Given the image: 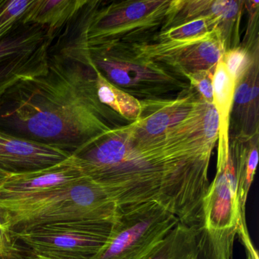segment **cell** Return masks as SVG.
I'll list each match as a JSON object with an SVG mask.
<instances>
[{
  "label": "cell",
  "mask_w": 259,
  "mask_h": 259,
  "mask_svg": "<svg viewBox=\"0 0 259 259\" xmlns=\"http://www.w3.org/2000/svg\"><path fill=\"white\" fill-rule=\"evenodd\" d=\"M33 259H50V258H47V257H41V256L35 255V257H34V258H33Z\"/></svg>",
  "instance_id": "obj_29"
},
{
  "label": "cell",
  "mask_w": 259,
  "mask_h": 259,
  "mask_svg": "<svg viewBox=\"0 0 259 259\" xmlns=\"http://www.w3.org/2000/svg\"><path fill=\"white\" fill-rule=\"evenodd\" d=\"M128 125L72 154L83 175L102 186L118 207L156 203L181 224L202 226L203 198L218 139L213 104L198 100L186 119L153 139L137 137Z\"/></svg>",
  "instance_id": "obj_1"
},
{
  "label": "cell",
  "mask_w": 259,
  "mask_h": 259,
  "mask_svg": "<svg viewBox=\"0 0 259 259\" xmlns=\"http://www.w3.org/2000/svg\"><path fill=\"white\" fill-rule=\"evenodd\" d=\"M236 84L222 58L215 66L213 77V105L218 119L217 166L224 164L230 155V124Z\"/></svg>",
  "instance_id": "obj_15"
},
{
  "label": "cell",
  "mask_w": 259,
  "mask_h": 259,
  "mask_svg": "<svg viewBox=\"0 0 259 259\" xmlns=\"http://www.w3.org/2000/svg\"><path fill=\"white\" fill-rule=\"evenodd\" d=\"M240 218L237 181L230 153L225 164L217 166L214 179L203 198L202 227L222 231L236 227Z\"/></svg>",
  "instance_id": "obj_10"
},
{
  "label": "cell",
  "mask_w": 259,
  "mask_h": 259,
  "mask_svg": "<svg viewBox=\"0 0 259 259\" xmlns=\"http://www.w3.org/2000/svg\"><path fill=\"white\" fill-rule=\"evenodd\" d=\"M86 3L87 0H32L24 23L45 27L54 38L56 32L66 27Z\"/></svg>",
  "instance_id": "obj_16"
},
{
  "label": "cell",
  "mask_w": 259,
  "mask_h": 259,
  "mask_svg": "<svg viewBox=\"0 0 259 259\" xmlns=\"http://www.w3.org/2000/svg\"><path fill=\"white\" fill-rule=\"evenodd\" d=\"M215 68L198 71L185 75L190 87L196 92L198 98L209 104H213V77Z\"/></svg>",
  "instance_id": "obj_26"
},
{
  "label": "cell",
  "mask_w": 259,
  "mask_h": 259,
  "mask_svg": "<svg viewBox=\"0 0 259 259\" xmlns=\"http://www.w3.org/2000/svg\"><path fill=\"white\" fill-rule=\"evenodd\" d=\"M91 67L95 72L97 94L101 103L128 122L137 120L142 113L140 101L111 84L98 69Z\"/></svg>",
  "instance_id": "obj_19"
},
{
  "label": "cell",
  "mask_w": 259,
  "mask_h": 259,
  "mask_svg": "<svg viewBox=\"0 0 259 259\" xmlns=\"http://www.w3.org/2000/svg\"><path fill=\"white\" fill-rule=\"evenodd\" d=\"M170 2L87 1L60 37L89 50L147 43L161 31Z\"/></svg>",
  "instance_id": "obj_3"
},
{
  "label": "cell",
  "mask_w": 259,
  "mask_h": 259,
  "mask_svg": "<svg viewBox=\"0 0 259 259\" xmlns=\"http://www.w3.org/2000/svg\"><path fill=\"white\" fill-rule=\"evenodd\" d=\"M8 211L12 233L55 223L113 221L116 203L107 191L86 177L60 189L11 201H0Z\"/></svg>",
  "instance_id": "obj_4"
},
{
  "label": "cell",
  "mask_w": 259,
  "mask_h": 259,
  "mask_svg": "<svg viewBox=\"0 0 259 259\" xmlns=\"http://www.w3.org/2000/svg\"><path fill=\"white\" fill-rule=\"evenodd\" d=\"M127 47L137 57L164 65L184 77L213 69L225 53L218 28L200 40L183 43L150 41Z\"/></svg>",
  "instance_id": "obj_9"
},
{
  "label": "cell",
  "mask_w": 259,
  "mask_h": 259,
  "mask_svg": "<svg viewBox=\"0 0 259 259\" xmlns=\"http://www.w3.org/2000/svg\"><path fill=\"white\" fill-rule=\"evenodd\" d=\"M237 226L222 231L199 227L198 242L203 259H233V243Z\"/></svg>",
  "instance_id": "obj_21"
},
{
  "label": "cell",
  "mask_w": 259,
  "mask_h": 259,
  "mask_svg": "<svg viewBox=\"0 0 259 259\" xmlns=\"http://www.w3.org/2000/svg\"><path fill=\"white\" fill-rule=\"evenodd\" d=\"M237 235L242 239L247 252V259H259L257 250L254 248L248 235L245 220H240L237 224Z\"/></svg>",
  "instance_id": "obj_27"
},
{
  "label": "cell",
  "mask_w": 259,
  "mask_h": 259,
  "mask_svg": "<svg viewBox=\"0 0 259 259\" xmlns=\"http://www.w3.org/2000/svg\"><path fill=\"white\" fill-rule=\"evenodd\" d=\"M68 43L107 81L139 101L175 99L191 89L183 75L164 65L137 57L127 46L89 50Z\"/></svg>",
  "instance_id": "obj_5"
},
{
  "label": "cell",
  "mask_w": 259,
  "mask_h": 259,
  "mask_svg": "<svg viewBox=\"0 0 259 259\" xmlns=\"http://www.w3.org/2000/svg\"><path fill=\"white\" fill-rule=\"evenodd\" d=\"M113 221H78L31 227L13 233L35 255L50 259H94L105 245Z\"/></svg>",
  "instance_id": "obj_7"
},
{
  "label": "cell",
  "mask_w": 259,
  "mask_h": 259,
  "mask_svg": "<svg viewBox=\"0 0 259 259\" xmlns=\"http://www.w3.org/2000/svg\"><path fill=\"white\" fill-rule=\"evenodd\" d=\"M84 177L75 157L54 166L24 172L12 174L0 186V201L21 199L60 189Z\"/></svg>",
  "instance_id": "obj_11"
},
{
  "label": "cell",
  "mask_w": 259,
  "mask_h": 259,
  "mask_svg": "<svg viewBox=\"0 0 259 259\" xmlns=\"http://www.w3.org/2000/svg\"><path fill=\"white\" fill-rule=\"evenodd\" d=\"M20 252L11 231L8 211L0 206V254L4 259H19Z\"/></svg>",
  "instance_id": "obj_25"
},
{
  "label": "cell",
  "mask_w": 259,
  "mask_h": 259,
  "mask_svg": "<svg viewBox=\"0 0 259 259\" xmlns=\"http://www.w3.org/2000/svg\"><path fill=\"white\" fill-rule=\"evenodd\" d=\"M10 174H7V172H4V171L0 170V186L9 178Z\"/></svg>",
  "instance_id": "obj_28"
},
{
  "label": "cell",
  "mask_w": 259,
  "mask_h": 259,
  "mask_svg": "<svg viewBox=\"0 0 259 259\" xmlns=\"http://www.w3.org/2000/svg\"><path fill=\"white\" fill-rule=\"evenodd\" d=\"M53 40L48 28L34 24H24L0 40V95L48 71Z\"/></svg>",
  "instance_id": "obj_8"
},
{
  "label": "cell",
  "mask_w": 259,
  "mask_h": 259,
  "mask_svg": "<svg viewBox=\"0 0 259 259\" xmlns=\"http://www.w3.org/2000/svg\"><path fill=\"white\" fill-rule=\"evenodd\" d=\"M128 123L99 101L94 69L63 47L51 46L45 73L0 95V130L72 155Z\"/></svg>",
  "instance_id": "obj_2"
},
{
  "label": "cell",
  "mask_w": 259,
  "mask_h": 259,
  "mask_svg": "<svg viewBox=\"0 0 259 259\" xmlns=\"http://www.w3.org/2000/svg\"><path fill=\"white\" fill-rule=\"evenodd\" d=\"M230 150L237 181L241 218H245V205L258 161V135L247 142L231 141Z\"/></svg>",
  "instance_id": "obj_17"
},
{
  "label": "cell",
  "mask_w": 259,
  "mask_h": 259,
  "mask_svg": "<svg viewBox=\"0 0 259 259\" xmlns=\"http://www.w3.org/2000/svg\"><path fill=\"white\" fill-rule=\"evenodd\" d=\"M198 232L199 227L180 223L145 259H203Z\"/></svg>",
  "instance_id": "obj_18"
},
{
  "label": "cell",
  "mask_w": 259,
  "mask_h": 259,
  "mask_svg": "<svg viewBox=\"0 0 259 259\" xmlns=\"http://www.w3.org/2000/svg\"><path fill=\"white\" fill-rule=\"evenodd\" d=\"M210 16L216 17L213 13V0H171L160 32Z\"/></svg>",
  "instance_id": "obj_20"
},
{
  "label": "cell",
  "mask_w": 259,
  "mask_h": 259,
  "mask_svg": "<svg viewBox=\"0 0 259 259\" xmlns=\"http://www.w3.org/2000/svg\"><path fill=\"white\" fill-rule=\"evenodd\" d=\"M71 156L63 150L0 130V170L10 175L45 169Z\"/></svg>",
  "instance_id": "obj_12"
},
{
  "label": "cell",
  "mask_w": 259,
  "mask_h": 259,
  "mask_svg": "<svg viewBox=\"0 0 259 259\" xmlns=\"http://www.w3.org/2000/svg\"><path fill=\"white\" fill-rule=\"evenodd\" d=\"M32 0H0V40L24 25Z\"/></svg>",
  "instance_id": "obj_23"
},
{
  "label": "cell",
  "mask_w": 259,
  "mask_h": 259,
  "mask_svg": "<svg viewBox=\"0 0 259 259\" xmlns=\"http://www.w3.org/2000/svg\"><path fill=\"white\" fill-rule=\"evenodd\" d=\"M259 56L236 84L230 124V142H247L258 135Z\"/></svg>",
  "instance_id": "obj_14"
},
{
  "label": "cell",
  "mask_w": 259,
  "mask_h": 259,
  "mask_svg": "<svg viewBox=\"0 0 259 259\" xmlns=\"http://www.w3.org/2000/svg\"><path fill=\"white\" fill-rule=\"evenodd\" d=\"M199 99L191 88L187 93L175 99L140 101L142 113L137 120L128 123V128L135 136L142 139L163 136L171 127L186 119Z\"/></svg>",
  "instance_id": "obj_13"
},
{
  "label": "cell",
  "mask_w": 259,
  "mask_h": 259,
  "mask_svg": "<svg viewBox=\"0 0 259 259\" xmlns=\"http://www.w3.org/2000/svg\"><path fill=\"white\" fill-rule=\"evenodd\" d=\"M259 49L254 52L239 45L237 48L226 51L222 57L223 61L231 75L235 84H238L246 75L254 59L259 56Z\"/></svg>",
  "instance_id": "obj_24"
},
{
  "label": "cell",
  "mask_w": 259,
  "mask_h": 259,
  "mask_svg": "<svg viewBox=\"0 0 259 259\" xmlns=\"http://www.w3.org/2000/svg\"><path fill=\"white\" fill-rule=\"evenodd\" d=\"M219 23L220 19L213 16L202 18L167 31L159 32L151 41L183 43L200 40L207 37L216 29Z\"/></svg>",
  "instance_id": "obj_22"
},
{
  "label": "cell",
  "mask_w": 259,
  "mask_h": 259,
  "mask_svg": "<svg viewBox=\"0 0 259 259\" xmlns=\"http://www.w3.org/2000/svg\"><path fill=\"white\" fill-rule=\"evenodd\" d=\"M180 223L156 203L118 207L110 236L94 259H145Z\"/></svg>",
  "instance_id": "obj_6"
}]
</instances>
